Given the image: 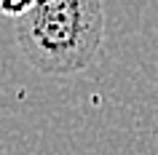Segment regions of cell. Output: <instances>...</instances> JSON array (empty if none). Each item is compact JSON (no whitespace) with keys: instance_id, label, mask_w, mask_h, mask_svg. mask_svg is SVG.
Instances as JSON below:
<instances>
[{"instance_id":"cell-1","label":"cell","mask_w":158,"mask_h":155,"mask_svg":"<svg viewBox=\"0 0 158 155\" xmlns=\"http://www.w3.org/2000/svg\"><path fill=\"white\" fill-rule=\"evenodd\" d=\"M22 56L48 78L83 72L105 43L102 0H35L14 24Z\"/></svg>"},{"instance_id":"cell-2","label":"cell","mask_w":158,"mask_h":155,"mask_svg":"<svg viewBox=\"0 0 158 155\" xmlns=\"http://www.w3.org/2000/svg\"><path fill=\"white\" fill-rule=\"evenodd\" d=\"M32 3L35 0H0V14H3V16H11L16 22L19 16H24L27 11H30Z\"/></svg>"}]
</instances>
